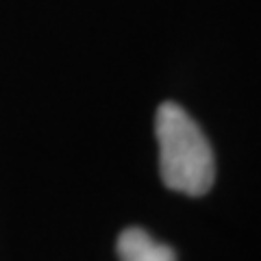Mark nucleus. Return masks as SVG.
I'll use <instances>...</instances> for the list:
<instances>
[{
    "instance_id": "f257e3e1",
    "label": "nucleus",
    "mask_w": 261,
    "mask_h": 261,
    "mask_svg": "<svg viewBox=\"0 0 261 261\" xmlns=\"http://www.w3.org/2000/svg\"><path fill=\"white\" fill-rule=\"evenodd\" d=\"M159 142V172L168 190L205 196L216 178V159L200 126L176 102H163L154 118Z\"/></svg>"
},
{
    "instance_id": "f03ea898",
    "label": "nucleus",
    "mask_w": 261,
    "mask_h": 261,
    "mask_svg": "<svg viewBox=\"0 0 261 261\" xmlns=\"http://www.w3.org/2000/svg\"><path fill=\"white\" fill-rule=\"evenodd\" d=\"M116 252L120 261H176L174 250L150 238L140 226L124 228L118 238Z\"/></svg>"
}]
</instances>
